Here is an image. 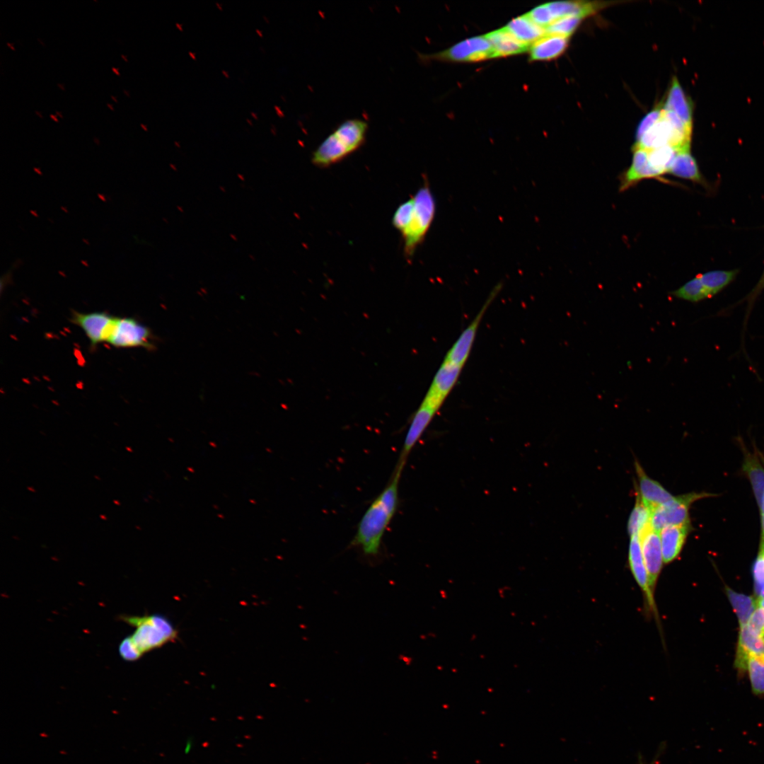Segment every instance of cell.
<instances>
[{"label":"cell","instance_id":"obj_37","mask_svg":"<svg viewBox=\"0 0 764 764\" xmlns=\"http://www.w3.org/2000/svg\"><path fill=\"white\" fill-rule=\"evenodd\" d=\"M119 654L127 661H134L142 656L134 645L129 636L125 637L119 645Z\"/></svg>","mask_w":764,"mask_h":764},{"label":"cell","instance_id":"obj_32","mask_svg":"<svg viewBox=\"0 0 764 764\" xmlns=\"http://www.w3.org/2000/svg\"><path fill=\"white\" fill-rule=\"evenodd\" d=\"M672 295L678 299L693 303L709 299L707 293L698 275L673 291Z\"/></svg>","mask_w":764,"mask_h":764},{"label":"cell","instance_id":"obj_14","mask_svg":"<svg viewBox=\"0 0 764 764\" xmlns=\"http://www.w3.org/2000/svg\"><path fill=\"white\" fill-rule=\"evenodd\" d=\"M437 411L424 403L419 406L407 429L396 466L404 468L409 454Z\"/></svg>","mask_w":764,"mask_h":764},{"label":"cell","instance_id":"obj_21","mask_svg":"<svg viewBox=\"0 0 764 764\" xmlns=\"http://www.w3.org/2000/svg\"><path fill=\"white\" fill-rule=\"evenodd\" d=\"M668 173L689 180L706 188L710 187L708 183L700 171L696 160L690 153V148L678 151Z\"/></svg>","mask_w":764,"mask_h":764},{"label":"cell","instance_id":"obj_19","mask_svg":"<svg viewBox=\"0 0 764 764\" xmlns=\"http://www.w3.org/2000/svg\"><path fill=\"white\" fill-rule=\"evenodd\" d=\"M663 108L673 112L687 126L693 128V106L678 79L674 77Z\"/></svg>","mask_w":764,"mask_h":764},{"label":"cell","instance_id":"obj_57","mask_svg":"<svg viewBox=\"0 0 764 764\" xmlns=\"http://www.w3.org/2000/svg\"><path fill=\"white\" fill-rule=\"evenodd\" d=\"M111 98H112V100H114V101H115V103H117V98H115V96H111Z\"/></svg>","mask_w":764,"mask_h":764},{"label":"cell","instance_id":"obj_51","mask_svg":"<svg viewBox=\"0 0 764 764\" xmlns=\"http://www.w3.org/2000/svg\"><path fill=\"white\" fill-rule=\"evenodd\" d=\"M107 106H108V108H110V109L111 110H114V108L112 107V105L111 104H110V103H107Z\"/></svg>","mask_w":764,"mask_h":764},{"label":"cell","instance_id":"obj_15","mask_svg":"<svg viewBox=\"0 0 764 764\" xmlns=\"http://www.w3.org/2000/svg\"><path fill=\"white\" fill-rule=\"evenodd\" d=\"M635 468L638 480V491L641 499L651 510L672 500L675 496L666 490L658 481L651 478L636 460Z\"/></svg>","mask_w":764,"mask_h":764},{"label":"cell","instance_id":"obj_44","mask_svg":"<svg viewBox=\"0 0 764 764\" xmlns=\"http://www.w3.org/2000/svg\"><path fill=\"white\" fill-rule=\"evenodd\" d=\"M50 117L51 119H52L55 122L59 121V120L57 119V117L54 115L50 114Z\"/></svg>","mask_w":764,"mask_h":764},{"label":"cell","instance_id":"obj_22","mask_svg":"<svg viewBox=\"0 0 764 764\" xmlns=\"http://www.w3.org/2000/svg\"><path fill=\"white\" fill-rule=\"evenodd\" d=\"M568 42L569 37L546 35L531 45L530 59L545 61L555 59L565 52Z\"/></svg>","mask_w":764,"mask_h":764},{"label":"cell","instance_id":"obj_54","mask_svg":"<svg viewBox=\"0 0 764 764\" xmlns=\"http://www.w3.org/2000/svg\"><path fill=\"white\" fill-rule=\"evenodd\" d=\"M222 73H223V74H224V75L225 76H226L227 78H228V77H229V76H228V72H226L225 71H222Z\"/></svg>","mask_w":764,"mask_h":764},{"label":"cell","instance_id":"obj_28","mask_svg":"<svg viewBox=\"0 0 764 764\" xmlns=\"http://www.w3.org/2000/svg\"><path fill=\"white\" fill-rule=\"evenodd\" d=\"M746 671H747L752 690L758 695H764V653L751 654L748 655Z\"/></svg>","mask_w":764,"mask_h":764},{"label":"cell","instance_id":"obj_46","mask_svg":"<svg viewBox=\"0 0 764 764\" xmlns=\"http://www.w3.org/2000/svg\"><path fill=\"white\" fill-rule=\"evenodd\" d=\"M6 45H7V46H8V47H10V48H11V49L12 50H15V48H14V47H13V44H11V43H10V42H7V43H6Z\"/></svg>","mask_w":764,"mask_h":764},{"label":"cell","instance_id":"obj_59","mask_svg":"<svg viewBox=\"0 0 764 764\" xmlns=\"http://www.w3.org/2000/svg\"><path fill=\"white\" fill-rule=\"evenodd\" d=\"M256 32L259 33V34H258L259 35H260V36H262V32H261V31H260V32H259V30H256Z\"/></svg>","mask_w":764,"mask_h":764},{"label":"cell","instance_id":"obj_56","mask_svg":"<svg viewBox=\"0 0 764 764\" xmlns=\"http://www.w3.org/2000/svg\"><path fill=\"white\" fill-rule=\"evenodd\" d=\"M93 140H94V141H95V142H96V144H99V140H98V138H96V137H95L93 138Z\"/></svg>","mask_w":764,"mask_h":764},{"label":"cell","instance_id":"obj_7","mask_svg":"<svg viewBox=\"0 0 764 764\" xmlns=\"http://www.w3.org/2000/svg\"><path fill=\"white\" fill-rule=\"evenodd\" d=\"M108 343L117 348L142 347L154 349L153 335L149 328L130 317H117Z\"/></svg>","mask_w":764,"mask_h":764},{"label":"cell","instance_id":"obj_4","mask_svg":"<svg viewBox=\"0 0 764 764\" xmlns=\"http://www.w3.org/2000/svg\"><path fill=\"white\" fill-rule=\"evenodd\" d=\"M120 618L135 627V631L129 637L142 656L175 639L177 636V631L170 621L159 614L143 616L123 615Z\"/></svg>","mask_w":764,"mask_h":764},{"label":"cell","instance_id":"obj_25","mask_svg":"<svg viewBox=\"0 0 764 764\" xmlns=\"http://www.w3.org/2000/svg\"><path fill=\"white\" fill-rule=\"evenodd\" d=\"M504 28L518 40L528 45L546 35L545 29L536 24L526 14L512 20Z\"/></svg>","mask_w":764,"mask_h":764},{"label":"cell","instance_id":"obj_52","mask_svg":"<svg viewBox=\"0 0 764 764\" xmlns=\"http://www.w3.org/2000/svg\"><path fill=\"white\" fill-rule=\"evenodd\" d=\"M55 113H56V115H57L58 116H59V117H60L61 118H63V115H62L61 114V112H59V111H56V112H55Z\"/></svg>","mask_w":764,"mask_h":764},{"label":"cell","instance_id":"obj_27","mask_svg":"<svg viewBox=\"0 0 764 764\" xmlns=\"http://www.w3.org/2000/svg\"><path fill=\"white\" fill-rule=\"evenodd\" d=\"M637 492V491H636ZM651 510L641 499L637 492L635 507L630 515L627 531L630 536L639 535L650 525Z\"/></svg>","mask_w":764,"mask_h":764},{"label":"cell","instance_id":"obj_23","mask_svg":"<svg viewBox=\"0 0 764 764\" xmlns=\"http://www.w3.org/2000/svg\"><path fill=\"white\" fill-rule=\"evenodd\" d=\"M494 50L496 57L518 54L527 51L528 45L518 40L505 28L485 35Z\"/></svg>","mask_w":764,"mask_h":764},{"label":"cell","instance_id":"obj_43","mask_svg":"<svg viewBox=\"0 0 764 764\" xmlns=\"http://www.w3.org/2000/svg\"><path fill=\"white\" fill-rule=\"evenodd\" d=\"M57 86L62 91L65 90L64 85L63 83H58Z\"/></svg>","mask_w":764,"mask_h":764},{"label":"cell","instance_id":"obj_29","mask_svg":"<svg viewBox=\"0 0 764 764\" xmlns=\"http://www.w3.org/2000/svg\"><path fill=\"white\" fill-rule=\"evenodd\" d=\"M679 150L670 146H664L648 150L651 166L661 176L668 173Z\"/></svg>","mask_w":764,"mask_h":764},{"label":"cell","instance_id":"obj_8","mask_svg":"<svg viewBox=\"0 0 764 764\" xmlns=\"http://www.w3.org/2000/svg\"><path fill=\"white\" fill-rule=\"evenodd\" d=\"M496 57L494 50L485 35L464 40L443 52L425 58L453 62H478Z\"/></svg>","mask_w":764,"mask_h":764},{"label":"cell","instance_id":"obj_17","mask_svg":"<svg viewBox=\"0 0 764 764\" xmlns=\"http://www.w3.org/2000/svg\"><path fill=\"white\" fill-rule=\"evenodd\" d=\"M659 176L649 163L648 150L634 146L632 163L622 178L620 190L624 191L642 180Z\"/></svg>","mask_w":764,"mask_h":764},{"label":"cell","instance_id":"obj_58","mask_svg":"<svg viewBox=\"0 0 764 764\" xmlns=\"http://www.w3.org/2000/svg\"><path fill=\"white\" fill-rule=\"evenodd\" d=\"M189 54H190L192 58L195 59V56L193 53L192 54L191 52H189Z\"/></svg>","mask_w":764,"mask_h":764},{"label":"cell","instance_id":"obj_16","mask_svg":"<svg viewBox=\"0 0 764 764\" xmlns=\"http://www.w3.org/2000/svg\"><path fill=\"white\" fill-rule=\"evenodd\" d=\"M690 528V523L668 526L659 531L664 563L668 564L678 557Z\"/></svg>","mask_w":764,"mask_h":764},{"label":"cell","instance_id":"obj_33","mask_svg":"<svg viewBox=\"0 0 764 764\" xmlns=\"http://www.w3.org/2000/svg\"><path fill=\"white\" fill-rule=\"evenodd\" d=\"M582 18L566 16L560 18L546 27V35H559L569 37L580 24Z\"/></svg>","mask_w":764,"mask_h":764},{"label":"cell","instance_id":"obj_36","mask_svg":"<svg viewBox=\"0 0 764 764\" xmlns=\"http://www.w3.org/2000/svg\"><path fill=\"white\" fill-rule=\"evenodd\" d=\"M526 15L536 24L544 28L555 21L546 4L534 8Z\"/></svg>","mask_w":764,"mask_h":764},{"label":"cell","instance_id":"obj_10","mask_svg":"<svg viewBox=\"0 0 764 764\" xmlns=\"http://www.w3.org/2000/svg\"><path fill=\"white\" fill-rule=\"evenodd\" d=\"M500 288V286L497 285V287L493 289L481 310L478 312L469 325L461 332L457 340L448 350L444 361L462 367L463 366L469 357L481 320L487 308L498 294Z\"/></svg>","mask_w":764,"mask_h":764},{"label":"cell","instance_id":"obj_55","mask_svg":"<svg viewBox=\"0 0 764 764\" xmlns=\"http://www.w3.org/2000/svg\"><path fill=\"white\" fill-rule=\"evenodd\" d=\"M140 125L145 131H147V128L144 124H140Z\"/></svg>","mask_w":764,"mask_h":764},{"label":"cell","instance_id":"obj_12","mask_svg":"<svg viewBox=\"0 0 764 764\" xmlns=\"http://www.w3.org/2000/svg\"><path fill=\"white\" fill-rule=\"evenodd\" d=\"M639 538L647 572L649 586L654 594L664 563L659 531L649 525L639 535Z\"/></svg>","mask_w":764,"mask_h":764},{"label":"cell","instance_id":"obj_39","mask_svg":"<svg viewBox=\"0 0 764 764\" xmlns=\"http://www.w3.org/2000/svg\"><path fill=\"white\" fill-rule=\"evenodd\" d=\"M758 507L760 514L761 539H764V491Z\"/></svg>","mask_w":764,"mask_h":764},{"label":"cell","instance_id":"obj_3","mask_svg":"<svg viewBox=\"0 0 764 764\" xmlns=\"http://www.w3.org/2000/svg\"><path fill=\"white\" fill-rule=\"evenodd\" d=\"M691 134L692 127L662 106L660 118L637 139L634 146L647 150L664 146L678 150L690 149Z\"/></svg>","mask_w":764,"mask_h":764},{"label":"cell","instance_id":"obj_2","mask_svg":"<svg viewBox=\"0 0 764 764\" xmlns=\"http://www.w3.org/2000/svg\"><path fill=\"white\" fill-rule=\"evenodd\" d=\"M368 127L366 121L361 119L343 121L313 152L312 163L325 168L342 161L363 145Z\"/></svg>","mask_w":764,"mask_h":764},{"label":"cell","instance_id":"obj_49","mask_svg":"<svg viewBox=\"0 0 764 764\" xmlns=\"http://www.w3.org/2000/svg\"><path fill=\"white\" fill-rule=\"evenodd\" d=\"M123 92L127 97H130V94L128 91L123 89Z\"/></svg>","mask_w":764,"mask_h":764},{"label":"cell","instance_id":"obj_35","mask_svg":"<svg viewBox=\"0 0 764 764\" xmlns=\"http://www.w3.org/2000/svg\"><path fill=\"white\" fill-rule=\"evenodd\" d=\"M753 577L754 591L758 597L764 587V539L760 538L758 553L753 565Z\"/></svg>","mask_w":764,"mask_h":764},{"label":"cell","instance_id":"obj_1","mask_svg":"<svg viewBox=\"0 0 764 764\" xmlns=\"http://www.w3.org/2000/svg\"><path fill=\"white\" fill-rule=\"evenodd\" d=\"M403 469L395 466L392 476L381 493L372 501L361 516L351 543L364 557L376 558L381 552L382 539L399 504V482Z\"/></svg>","mask_w":764,"mask_h":764},{"label":"cell","instance_id":"obj_9","mask_svg":"<svg viewBox=\"0 0 764 764\" xmlns=\"http://www.w3.org/2000/svg\"><path fill=\"white\" fill-rule=\"evenodd\" d=\"M117 317L107 312H72L71 321L85 333L92 346L107 342L113 330Z\"/></svg>","mask_w":764,"mask_h":764},{"label":"cell","instance_id":"obj_47","mask_svg":"<svg viewBox=\"0 0 764 764\" xmlns=\"http://www.w3.org/2000/svg\"><path fill=\"white\" fill-rule=\"evenodd\" d=\"M112 71H114V72H115V74H116L117 75H120V72H119V71H118V70H117V69H116L115 67H113V66H112Z\"/></svg>","mask_w":764,"mask_h":764},{"label":"cell","instance_id":"obj_50","mask_svg":"<svg viewBox=\"0 0 764 764\" xmlns=\"http://www.w3.org/2000/svg\"><path fill=\"white\" fill-rule=\"evenodd\" d=\"M760 597H764V587L763 588V589H762V591H761V592H760V595L758 596V598H760Z\"/></svg>","mask_w":764,"mask_h":764},{"label":"cell","instance_id":"obj_24","mask_svg":"<svg viewBox=\"0 0 764 764\" xmlns=\"http://www.w3.org/2000/svg\"><path fill=\"white\" fill-rule=\"evenodd\" d=\"M743 448L742 470L747 475L758 504L759 505L764 491V466L757 453Z\"/></svg>","mask_w":764,"mask_h":764},{"label":"cell","instance_id":"obj_31","mask_svg":"<svg viewBox=\"0 0 764 764\" xmlns=\"http://www.w3.org/2000/svg\"><path fill=\"white\" fill-rule=\"evenodd\" d=\"M763 290H764V270H763V272L760 279H758V281L757 282L756 285L752 288V289L743 298H742L738 302L735 303L734 305L728 306L727 308H724L723 311H721L720 312L718 313V315H724L727 312H729L731 309H732L733 308L737 306L740 303H743L744 302L746 303V312H745V315H744L743 323V328H742V332H741V335H742V339H741L742 340V347H743V352H744L745 355H746V351H745V349H744V339H745L744 335H745V332L746 330V326H747L748 320L749 316L751 315V311H752V309L753 308V306L755 304L756 301L759 297V296L761 294V293L763 292Z\"/></svg>","mask_w":764,"mask_h":764},{"label":"cell","instance_id":"obj_30","mask_svg":"<svg viewBox=\"0 0 764 764\" xmlns=\"http://www.w3.org/2000/svg\"><path fill=\"white\" fill-rule=\"evenodd\" d=\"M727 594L738 618L740 625L746 624L757 606V601L752 596L739 594L727 589Z\"/></svg>","mask_w":764,"mask_h":764},{"label":"cell","instance_id":"obj_60","mask_svg":"<svg viewBox=\"0 0 764 764\" xmlns=\"http://www.w3.org/2000/svg\"><path fill=\"white\" fill-rule=\"evenodd\" d=\"M251 115H253V116L254 117H255V119H257V117L256 116V115H255V114H254L253 112H252V113H251Z\"/></svg>","mask_w":764,"mask_h":764},{"label":"cell","instance_id":"obj_61","mask_svg":"<svg viewBox=\"0 0 764 764\" xmlns=\"http://www.w3.org/2000/svg\"><path fill=\"white\" fill-rule=\"evenodd\" d=\"M216 5H217V7L219 8V9H221V10L222 9L221 6H220V5L219 4H216Z\"/></svg>","mask_w":764,"mask_h":764},{"label":"cell","instance_id":"obj_18","mask_svg":"<svg viewBox=\"0 0 764 764\" xmlns=\"http://www.w3.org/2000/svg\"><path fill=\"white\" fill-rule=\"evenodd\" d=\"M760 653H764V637L748 625H741L735 659V666L739 672L743 673L746 671L749 654Z\"/></svg>","mask_w":764,"mask_h":764},{"label":"cell","instance_id":"obj_20","mask_svg":"<svg viewBox=\"0 0 764 764\" xmlns=\"http://www.w3.org/2000/svg\"><path fill=\"white\" fill-rule=\"evenodd\" d=\"M554 20L566 16H589L603 8L606 3L586 1H563L546 4Z\"/></svg>","mask_w":764,"mask_h":764},{"label":"cell","instance_id":"obj_38","mask_svg":"<svg viewBox=\"0 0 764 764\" xmlns=\"http://www.w3.org/2000/svg\"><path fill=\"white\" fill-rule=\"evenodd\" d=\"M662 111V106L658 105L651 112H649L640 122L636 134V139H638L644 132H646L654 123L660 118Z\"/></svg>","mask_w":764,"mask_h":764},{"label":"cell","instance_id":"obj_45","mask_svg":"<svg viewBox=\"0 0 764 764\" xmlns=\"http://www.w3.org/2000/svg\"><path fill=\"white\" fill-rule=\"evenodd\" d=\"M35 114H36V115H37L38 117H40V118H42V117H43V116H42V115L41 112H40V111H38V110H35Z\"/></svg>","mask_w":764,"mask_h":764},{"label":"cell","instance_id":"obj_11","mask_svg":"<svg viewBox=\"0 0 764 764\" xmlns=\"http://www.w3.org/2000/svg\"><path fill=\"white\" fill-rule=\"evenodd\" d=\"M462 368L444 360L422 403L439 410L456 385Z\"/></svg>","mask_w":764,"mask_h":764},{"label":"cell","instance_id":"obj_5","mask_svg":"<svg viewBox=\"0 0 764 764\" xmlns=\"http://www.w3.org/2000/svg\"><path fill=\"white\" fill-rule=\"evenodd\" d=\"M412 199L414 208L412 216L407 228L401 234L404 253L407 259L412 257L419 245L423 242L436 214V201L427 180Z\"/></svg>","mask_w":764,"mask_h":764},{"label":"cell","instance_id":"obj_41","mask_svg":"<svg viewBox=\"0 0 764 764\" xmlns=\"http://www.w3.org/2000/svg\"><path fill=\"white\" fill-rule=\"evenodd\" d=\"M659 753H658L656 756V757L654 758V760L649 764H656L657 763L658 759H659ZM638 760H639V764H644V762H643L642 758L639 755Z\"/></svg>","mask_w":764,"mask_h":764},{"label":"cell","instance_id":"obj_40","mask_svg":"<svg viewBox=\"0 0 764 764\" xmlns=\"http://www.w3.org/2000/svg\"><path fill=\"white\" fill-rule=\"evenodd\" d=\"M193 743H194V741H193L192 737L190 736V737L187 738V741L185 742V748H184V753L185 754H188L190 752V751L192 750Z\"/></svg>","mask_w":764,"mask_h":764},{"label":"cell","instance_id":"obj_6","mask_svg":"<svg viewBox=\"0 0 764 764\" xmlns=\"http://www.w3.org/2000/svg\"><path fill=\"white\" fill-rule=\"evenodd\" d=\"M716 494L707 492H690L678 496L651 511L650 525L660 531L668 526L690 523L689 509L695 501Z\"/></svg>","mask_w":764,"mask_h":764},{"label":"cell","instance_id":"obj_13","mask_svg":"<svg viewBox=\"0 0 764 764\" xmlns=\"http://www.w3.org/2000/svg\"><path fill=\"white\" fill-rule=\"evenodd\" d=\"M628 562L633 577L643 593L647 606L649 608L652 614L658 620L659 615L654 600V594L652 593L649 586L647 572L642 555L641 541L639 536L637 535L630 536Z\"/></svg>","mask_w":764,"mask_h":764},{"label":"cell","instance_id":"obj_42","mask_svg":"<svg viewBox=\"0 0 764 764\" xmlns=\"http://www.w3.org/2000/svg\"><path fill=\"white\" fill-rule=\"evenodd\" d=\"M757 603L758 605L764 607V597L758 598V600H757Z\"/></svg>","mask_w":764,"mask_h":764},{"label":"cell","instance_id":"obj_48","mask_svg":"<svg viewBox=\"0 0 764 764\" xmlns=\"http://www.w3.org/2000/svg\"><path fill=\"white\" fill-rule=\"evenodd\" d=\"M37 41H38V42H40V44H41V45H42V46H45V42H43V41L42 40V39H40V38H37Z\"/></svg>","mask_w":764,"mask_h":764},{"label":"cell","instance_id":"obj_26","mask_svg":"<svg viewBox=\"0 0 764 764\" xmlns=\"http://www.w3.org/2000/svg\"><path fill=\"white\" fill-rule=\"evenodd\" d=\"M738 270H716L698 274L710 298L721 292L734 281Z\"/></svg>","mask_w":764,"mask_h":764},{"label":"cell","instance_id":"obj_53","mask_svg":"<svg viewBox=\"0 0 764 764\" xmlns=\"http://www.w3.org/2000/svg\"><path fill=\"white\" fill-rule=\"evenodd\" d=\"M121 57H122V59H124V60H125V62H127V61H128V60H127V57H126V56H125V54H121Z\"/></svg>","mask_w":764,"mask_h":764},{"label":"cell","instance_id":"obj_34","mask_svg":"<svg viewBox=\"0 0 764 764\" xmlns=\"http://www.w3.org/2000/svg\"><path fill=\"white\" fill-rule=\"evenodd\" d=\"M413 208L414 202L412 197L410 199L400 204L393 214L392 224L401 234L405 231L410 223Z\"/></svg>","mask_w":764,"mask_h":764}]
</instances>
